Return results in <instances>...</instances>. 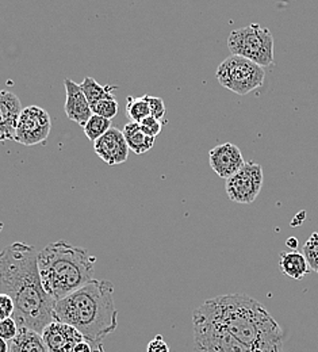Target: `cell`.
<instances>
[{"instance_id":"cell-1","label":"cell","mask_w":318,"mask_h":352,"mask_svg":"<svg viewBox=\"0 0 318 352\" xmlns=\"http://www.w3.org/2000/svg\"><path fill=\"white\" fill-rule=\"evenodd\" d=\"M0 293L12 300V318L19 328L41 333L54 321V301L41 283L38 252L34 247L12 243L0 251Z\"/></svg>"},{"instance_id":"cell-17","label":"cell","mask_w":318,"mask_h":352,"mask_svg":"<svg viewBox=\"0 0 318 352\" xmlns=\"http://www.w3.org/2000/svg\"><path fill=\"white\" fill-rule=\"evenodd\" d=\"M124 135L129 145V149L136 155H144L155 145V137L148 135L136 122H129L124 128Z\"/></svg>"},{"instance_id":"cell-22","label":"cell","mask_w":318,"mask_h":352,"mask_svg":"<svg viewBox=\"0 0 318 352\" xmlns=\"http://www.w3.org/2000/svg\"><path fill=\"white\" fill-rule=\"evenodd\" d=\"M91 110L92 114L100 116V117L107 118V120H113L118 114V103H117L114 96L107 98V99H102L96 104L92 106Z\"/></svg>"},{"instance_id":"cell-23","label":"cell","mask_w":318,"mask_h":352,"mask_svg":"<svg viewBox=\"0 0 318 352\" xmlns=\"http://www.w3.org/2000/svg\"><path fill=\"white\" fill-rule=\"evenodd\" d=\"M18 331H19V327L12 317L0 321V338L1 339L11 342L16 336Z\"/></svg>"},{"instance_id":"cell-8","label":"cell","mask_w":318,"mask_h":352,"mask_svg":"<svg viewBox=\"0 0 318 352\" xmlns=\"http://www.w3.org/2000/svg\"><path fill=\"white\" fill-rule=\"evenodd\" d=\"M264 180L263 167L253 162L245 163L237 173L227 177L225 183L227 197L234 204L248 205L256 201Z\"/></svg>"},{"instance_id":"cell-16","label":"cell","mask_w":318,"mask_h":352,"mask_svg":"<svg viewBox=\"0 0 318 352\" xmlns=\"http://www.w3.org/2000/svg\"><path fill=\"white\" fill-rule=\"evenodd\" d=\"M279 267L282 274L295 280H302L312 271L304 254H299L297 251L280 252Z\"/></svg>"},{"instance_id":"cell-3","label":"cell","mask_w":318,"mask_h":352,"mask_svg":"<svg viewBox=\"0 0 318 352\" xmlns=\"http://www.w3.org/2000/svg\"><path fill=\"white\" fill-rule=\"evenodd\" d=\"M53 317L76 328L92 351L104 352L103 340L118 328V310L114 304V285L92 279L72 294L56 301Z\"/></svg>"},{"instance_id":"cell-29","label":"cell","mask_w":318,"mask_h":352,"mask_svg":"<svg viewBox=\"0 0 318 352\" xmlns=\"http://www.w3.org/2000/svg\"><path fill=\"white\" fill-rule=\"evenodd\" d=\"M287 247L291 248L293 251H295V250L298 248V240H297L295 237H290V239L287 240Z\"/></svg>"},{"instance_id":"cell-9","label":"cell","mask_w":318,"mask_h":352,"mask_svg":"<svg viewBox=\"0 0 318 352\" xmlns=\"http://www.w3.org/2000/svg\"><path fill=\"white\" fill-rule=\"evenodd\" d=\"M52 129V120L45 109L40 106H27L22 109L14 140L25 146L44 144Z\"/></svg>"},{"instance_id":"cell-20","label":"cell","mask_w":318,"mask_h":352,"mask_svg":"<svg viewBox=\"0 0 318 352\" xmlns=\"http://www.w3.org/2000/svg\"><path fill=\"white\" fill-rule=\"evenodd\" d=\"M83 129H84L87 138L91 140L92 142H95L104 133H107L111 129V120H107V118H103L100 116L92 114L91 118L83 126Z\"/></svg>"},{"instance_id":"cell-4","label":"cell","mask_w":318,"mask_h":352,"mask_svg":"<svg viewBox=\"0 0 318 352\" xmlns=\"http://www.w3.org/2000/svg\"><path fill=\"white\" fill-rule=\"evenodd\" d=\"M96 258L65 240L50 243L38 252L41 283L56 302L72 294L93 278Z\"/></svg>"},{"instance_id":"cell-12","label":"cell","mask_w":318,"mask_h":352,"mask_svg":"<svg viewBox=\"0 0 318 352\" xmlns=\"http://www.w3.org/2000/svg\"><path fill=\"white\" fill-rule=\"evenodd\" d=\"M209 163L212 170L223 179L230 177L245 164L240 148L231 142L214 146L209 152Z\"/></svg>"},{"instance_id":"cell-26","label":"cell","mask_w":318,"mask_h":352,"mask_svg":"<svg viewBox=\"0 0 318 352\" xmlns=\"http://www.w3.org/2000/svg\"><path fill=\"white\" fill-rule=\"evenodd\" d=\"M14 314V302L7 294L0 293V321L12 317Z\"/></svg>"},{"instance_id":"cell-24","label":"cell","mask_w":318,"mask_h":352,"mask_svg":"<svg viewBox=\"0 0 318 352\" xmlns=\"http://www.w3.org/2000/svg\"><path fill=\"white\" fill-rule=\"evenodd\" d=\"M148 103H149V109H150V117L161 121L166 117L164 100L161 98L148 95Z\"/></svg>"},{"instance_id":"cell-2","label":"cell","mask_w":318,"mask_h":352,"mask_svg":"<svg viewBox=\"0 0 318 352\" xmlns=\"http://www.w3.org/2000/svg\"><path fill=\"white\" fill-rule=\"evenodd\" d=\"M201 307L249 349L256 352L283 351V329L255 298L238 293L225 294L207 300Z\"/></svg>"},{"instance_id":"cell-10","label":"cell","mask_w":318,"mask_h":352,"mask_svg":"<svg viewBox=\"0 0 318 352\" xmlns=\"http://www.w3.org/2000/svg\"><path fill=\"white\" fill-rule=\"evenodd\" d=\"M93 151L109 166L125 163L130 152L124 133L115 128H111L93 142Z\"/></svg>"},{"instance_id":"cell-18","label":"cell","mask_w":318,"mask_h":352,"mask_svg":"<svg viewBox=\"0 0 318 352\" xmlns=\"http://www.w3.org/2000/svg\"><path fill=\"white\" fill-rule=\"evenodd\" d=\"M79 86L86 95L91 107L102 99L113 98V91L118 88L117 86H100L93 78H84V80Z\"/></svg>"},{"instance_id":"cell-15","label":"cell","mask_w":318,"mask_h":352,"mask_svg":"<svg viewBox=\"0 0 318 352\" xmlns=\"http://www.w3.org/2000/svg\"><path fill=\"white\" fill-rule=\"evenodd\" d=\"M8 352H50L46 347L45 342L41 333L27 329L19 328L16 336L10 343Z\"/></svg>"},{"instance_id":"cell-14","label":"cell","mask_w":318,"mask_h":352,"mask_svg":"<svg viewBox=\"0 0 318 352\" xmlns=\"http://www.w3.org/2000/svg\"><path fill=\"white\" fill-rule=\"evenodd\" d=\"M22 111L19 98L7 89L0 91V142L14 140Z\"/></svg>"},{"instance_id":"cell-28","label":"cell","mask_w":318,"mask_h":352,"mask_svg":"<svg viewBox=\"0 0 318 352\" xmlns=\"http://www.w3.org/2000/svg\"><path fill=\"white\" fill-rule=\"evenodd\" d=\"M73 352H93L92 351L91 344L89 343V342H86V340H83V342H80V343H78L76 346H75V349H73Z\"/></svg>"},{"instance_id":"cell-21","label":"cell","mask_w":318,"mask_h":352,"mask_svg":"<svg viewBox=\"0 0 318 352\" xmlns=\"http://www.w3.org/2000/svg\"><path fill=\"white\" fill-rule=\"evenodd\" d=\"M302 254L306 259V262L309 264L310 270L318 274V233L315 232L312 233V236L306 240L304 248H302Z\"/></svg>"},{"instance_id":"cell-5","label":"cell","mask_w":318,"mask_h":352,"mask_svg":"<svg viewBox=\"0 0 318 352\" xmlns=\"http://www.w3.org/2000/svg\"><path fill=\"white\" fill-rule=\"evenodd\" d=\"M194 346L198 352H256L216 321L202 307L192 313Z\"/></svg>"},{"instance_id":"cell-27","label":"cell","mask_w":318,"mask_h":352,"mask_svg":"<svg viewBox=\"0 0 318 352\" xmlns=\"http://www.w3.org/2000/svg\"><path fill=\"white\" fill-rule=\"evenodd\" d=\"M146 352H170V347L164 342V338L161 335H157L148 343Z\"/></svg>"},{"instance_id":"cell-19","label":"cell","mask_w":318,"mask_h":352,"mask_svg":"<svg viewBox=\"0 0 318 352\" xmlns=\"http://www.w3.org/2000/svg\"><path fill=\"white\" fill-rule=\"evenodd\" d=\"M126 116L130 120V122H136V124H139L145 118L150 117L148 95H144L139 98L129 96L126 103Z\"/></svg>"},{"instance_id":"cell-25","label":"cell","mask_w":318,"mask_h":352,"mask_svg":"<svg viewBox=\"0 0 318 352\" xmlns=\"http://www.w3.org/2000/svg\"><path fill=\"white\" fill-rule=\"evenodd\" d=\"M139 126H141V129L146 133L148 135L155 137V138H156V135L160 134L161 129H163L161 121H159V120H156V118H153V117L145 118L142 122H139Z\"/></svg>"},{"instance_id":"cell-6","label":"cell","mask_w":318,"mask_h":352,"mask_svg":"<svg viewBox=\"0 0 318 352\" xmlns=\"http://www.w3.org/2000/svg\"><path fill=\"white\" fill-rule=\"evenodd\" d=\"M227 47L231 54L248 58L263 68L275 61L273 33L258 23L233 30L227 38Z\"/></svg>"},{"instance_id":"cell-30","label":"cell","mask_w":318,"mask_h":352,"mask_svg":"<svg viewBox=\"0 0 318 352\" xmlns=\"http://www.w3.org/2000/svg\"><path fill=\"white\" fill-rule=\"evenodd\" d=\"M8 350H10V346H8L7 340L0 338V352H8Z\"/></svg>"},{"instance_id":"cell-13","label":"cell","mask_w":318,"mask_h":352,"mask_svg":"<svg viewBox=\"0 0 318 352\" xmlns=\"http://www.w3.org/2000/svg\"><path fill=\"white\" fill-rule=\"evenodd\" d=\"M64 87H65V104L64 110L67 117L76 122L80 126H84L87 121L91 118L92 110L86 95L83 94L82 88L71 79L64 80Z\"/></svg>"},{"instance_id":"cell-11","label":"cell","mask_w":318,"mask_h":352,"mask_svg":"<svg viewBox=\"0 0 318 352\" xmlns=\"http://www.w3.org/2000/svg\"><path fill=\"white\" fill-rule=\"evenodd\" d=\"M41 336L50 352H73L75 346L84 340L76 328L57 320L46 325Z\"/></svg>"},{"instance_id":"cell-7","label":"cell","mask_w":318,"mask_h":352,"mask_svg":"<svg viewBox=\"0 0 318 352\" xmlns=\"http://www.w3.org/2000/svg\"><path fill=\"white\" fill-rule=\"evenodd\" d=\"M216 76L223 87L237 95H247L264 85L266 72L256 63L231 54L218 65Z\"/></svg>"}]
</instances>
